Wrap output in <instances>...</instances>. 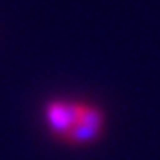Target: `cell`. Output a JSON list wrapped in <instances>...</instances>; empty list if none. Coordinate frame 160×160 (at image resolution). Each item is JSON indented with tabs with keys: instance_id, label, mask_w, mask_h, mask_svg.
Listing matches in <instances>:
<instances>
[{
	"instance_id": "6da1fadb",
	"label": "cell",
	"mask_w": 160,
	"mask_h": 160,
	"mask_svg": "<svg viewBox=\"0 0 160 160\" xmlns=\"http://www.w3.org/2000/svg\"><path fill=\"white\" fill-rule=\"evenodd\" d=\"M44 120L54 138L64 144H90L104 130V112L84 100H50Z\"/></svg>"
}]
</instances>
